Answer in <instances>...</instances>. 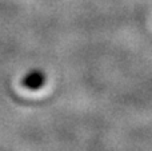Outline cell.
Masks as SVG:
<instances>
[{"instance_id":"obj_1","label":"cell","mask_w":152,"mask_h":151,"mask_svg":"<svg viewBox=\"0 0 152 151\" xmlns=\"http://www.w3.org/2000/svg\"><path fill=\"white\" fill-rule=\"evenodd\" d=\"M45 82H47V76L42 70H34V71L28 72L21 78V86L29 91H37L42 87H44Z\"/></svg>"}]
</instances>
